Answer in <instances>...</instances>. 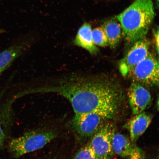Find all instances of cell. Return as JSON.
<instances>
[{"mask_svg": "<svg viewBox=\"0 0 159 159\" xmlns=\"http://www.w3.org/2000/svg\"><path fill=\"white\" fill-rule=\"evenodd\" d=\"M39 93H57L71 103L75 114L94 113L106 120L115 118L125 99L124 90L115 80L76 74L66 75L55 82L39 86Z\"/></svg>", "mask_w": 159, "mask_h": 159, "instance_id": "cell-1", "label": "cell"}, {"mask_svg": "<svg viewBox=\"0 0 159 159\" xmlns=\"http://www.w3.org/2000/svg\"><path fill=\"white\" fill-rule=\"evenodd\" d=\"M155 11L152 0H136L116 16L122 27V36L127 44L146 38L154 21Z\"/></svg>", "mask_w": 159, "mask_h": 159, "instance_id": "cell-2", "label": "cell"}, {"mask_svg": "<svg viewBox=\"0 0 159 159\" xmlns=\"http://www.w3.org/2000/svg\"><path fill=\"white\" fill-rule=\"evenodd\" d=\"M57 134L51 130H37L25 133L12 139L9 145V152L15 158L39 150L57 138Z\"/></svg>", "mask_w": 159, "mask_h": 159, "instance_id": "cell-3", "label": "cell"}, {"mask_svg": "<svg viewBox=\"0 0 159 159\" xmlns=\"http://www.w3.org/2000/svg\"><path fill=\"white\" fill-rule=\"evenodd\" d=\"M128 76L133 81L145 87L159 85V62L153 55L149 52L147 57L129 73Z\"/></svg>", "mask_w": 159, "mask_h": 159, "instance_id": "cell-4", "label": "cell"}, {"mask_svg": "<svg viewBox=\"0 0 159 159\" xmlns=\"http://www.w3.org/2000/svg\"><path fill=\"white\" fill-rule=\"evenodd\" d=\"M116 130L114 125L107 123L91 138L89 143L98 159H112L115 156L112 140Z\"/></svg>", "mask_w": 159, "mask_h": 159, "instance_id": "cell-5", "label": "cell"}, {"mask_svg": "<svg viewBox=\"0 0 159 159\" xmlns=\"http://www.w3.org/2000/svg\"><path fill=\"white\" fill-rule=\"evenodd\" d=\"M107 120L94 113L75 114L70 123L71 129L79 138H92L104 126Z\"/></svg>", "mask_w": 159, "mask_h": 159, "instance_id": "cell-6", "label": "cell"}, {"mask_svg": "<svg viewBox=\"0 0 159 159\" xmlns=\"http://www.w3.org/2000/svg\"><path fill=\"white\" fill-rule=\"evenodd\" d=\"M150 42L146 38L136 42L119 64V70L123 76H128L129 72L147 57L149 52Z\"/></svg>", "mask_w": 159, "mask_h": 159, "instance_id": "cell-7", "label": "cell"}, {"mask_svg": "<svg viewBox=\"0 0 159 159\" xmlns=\"http://www.w3.org/2000/svg\"><path fill=\"white\" fill-rule=\"evenodd\" d=\"M128 97L133 114L135 115L143 112L150 106L152 96L146 87L138 82L131 83L128 89Z\"/></svg>", "mask_w": 159, "mask_h": 159, "instance_id": "cell-8", "label": "cell"}, {"mask_svg": "<svg viewBox=\"0 0 159 159\" xmlns=\"http://www.w3.org/2000/svg\"><path fill=\"white\" fill-rule=\"evenodd\" d=\"M125 135L115 133L112 140L115 154L125 159H145L144 151Z\"/></svg>", "mask_w": 159, "mask_h": 159, "instance_id": "cell-9", "label": "cell"}, {"mask_svg": "<svg viewBox=\"0 0 159 159\" xmlns=\"http://www.w3.org/2000/svg\"><path fill=\"white\" fill-rule=\"evenodd\" d=\"M153 115L144 112L135 115L125 124V128L129 131L130 139L136 143L145 132L151 124Z\"/></svg>", "mask_w": 159, "mask_h": 159, "instance_id": "cell-10", "label": "cell"}, {"mask_svg": "<svg viewBox=\"0 0 159 159\" xmlns=\"http://www.w3.org/2000/svg\"><path fill=\"white\" fill-rule=\"evenodd\" d=\"M33 42L30 39H23L0 53V73L9 68L16 59L26 51Z\"/></svg>", "mask_w": 159, "mask_h": 159, "instance_id": "cell-11", "label": "cell"}, {"mask_svg": "<svg viewBox=\"0 0 159 159\" xmlns=\"http://www.w3.org/2000/svg\"><path fill=\"white\" fill-rule=\"evenodd\" d=\"M92 32L91 25L85 23L78 30L73 43L74 45L84 48L91 54H95L99 49L93 42Z\"/></svg>", "mask_w": 159, "mask_h": 159, "instance_id": "cell-12", "label": "cell"}, {"mask_svg": "<svg viewBox=\"0 0 159 159\" xmlns=\"http://www.w3.org/2000/svg\"><path fill=\"white\" fill-rule=\"evenodd\" d=\"M102 27L108 39V45L112 48L116 47L123 37L122 27L118 20H109L105 22Z\"/></svg>", "mask_w": 159, "mask_h": 159, "instance_id": "cell-13", "label": "cell"}, {"mask_svg": "<svg viewBox=\"0 0 159 159\" xmlns=\"http://www.w3.org/2000/svg\"><path fill=\"white\" fill-rule=\"evenodd\" d=\"M92 35L93 42L97 46H108V39L102 27H97L92 30Z\"/></svg>", "mask_w": 159, "mask_h": 159, "instance_id": "cell-14", "label": "cell"}, {"mask_svg": "<svg viewBox=\"0 0 159 159\" xmlns=\"http://www.w3.org/2000/svg\"><path fill=\"white\" fill-rule=\"evenodd\" d=\"M74 159H98L90 145L81 148L75 155Z\"/></svg>", "mask_w": 159, "mask_h": 159, "instance_id": "cell-15", "label": "cell"}, {"mask_svg": "<svg viewBox=\"0 0 159 159\" xmlns=\"http://www.w3.org/2000/svg\"><path fill=\"white\" fill-rule=\"evenodd\" d=\"M154 44L157 54L159 53V30L158 28L155 29L153 32Z\"/></svg>", "mask_w": 159, "mask_h": 159, "instance_id": "cell-16", "label": "cell"}, {"mask_svg": "<svg viewBox=\"0 0 159 159\" xmlns=\"http://www.w3.org/2000/svg\"><path fill=\"white\" fill-rule=\"evenodd\" d=\"M5 139V135L1 126L0 121V148L2 147Z\"/></svg>", "mask_w": 159, "mask_h": 159, "instance_id": "cell-17", "label": "cell"}, {"mask_svg": "<svg viewBox=\"0 0 159 159\" xmlns=\"http://www.w3.org/2000/svg\"><path fill=\"white\" fill-rule=\"evenodd\" d=\"M4 30H0V34L3 33Z\"/></svg>", "mask_w": 159, "mask_h": 159, "instance_id": "cell-18", "label": "cell"}, {"mask_svg": "<svg viewBox=\"0 0 159 159\" xmlns=\"http://www.w3.org/2000/svg\"></svg>", "mask_w": 159, "mask_h": 159, "instance_id": "cell-19", "label": "cell"}]
</instances>
